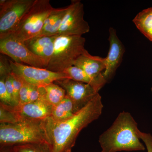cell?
<instances>
[{
  "label": "cell",
  "instance_id": "obj_19",
  "mask_svg": "<svg viewBox=\"0 0 152 152\" xmlns=\"http://www.w3.org/2000/svg\"><path fill=\"white\" fill-rule=\"evenodd\" d=\"M45 90V99L52 107L59 103L65 97V90L58 85L52 83L44 87Z\"/></svg>",
  "mask_w": 152,
  "mask_h": 152
},
{
  "label": "cell",
  "instance_id": "obj_24",
  "mask_svg": "<svg viewBox=\"0 0 152 152\" xmlns=\"http://www.w3.org/2000/svg\"><path fill=\"white\" fill-rule=\"evenodd\" d=\"M12 72L9 60L4 56H0V77H5Z\"/></svg>",
  "mask_w": 152,
  "mask_h": 152
},
{
  "label": "cell",
  "instance_id": "obj_13",
  "mask_svg": "<svg viewBox=\"0 0 152 152\" xmlns=\"http://www.w3.org/2000/svg\"><path fill=\"white\" fill-rule=\"evenodd\" d=\"M57 36L35 37L23 42L33 53L49 63L53 53L55 42Z\"/></svg>",
  "mask_w": 152,
  "mask_h": 152
},
{
  "label": "cell",
  "instance_id": "obj_25",
  "mask_svg": "<svg viewBox=\"0 0 152 152\" xmlns=\"http://www.w3.org/2000/svg\"><path fill=\"white\" fill-rule=\"evenodd\" d=\"M29 89L30 85L24 82H23V85L19 93L18 105L23 104L29 102Z\"/></svg>",
  "mask_w": 152,
  "mask_h": 152
},
{
  "label": "cell",
  "instance_id": "obj_10",
  "mask_svg": "<svg viewBox=\"0 0 152 152\" xmlns=\"http://www.w3.org/2000/svg\"><path fill=\"white\" fill-rule=\"evenodd\" d=\"M54 83L65 90L66 95L72 102L75 114L84 108L99 93L90 85L70 79H61Z\"/></svg>",
  "mask_w": 152,
  "mask_h": 152
},
{
  "label": "cell",
  "instance_id": "obj_2",
  "mask_svg": "<svg viewBox=\"0 0 152 152\" xmlns=\"http://www.w3.org/2000/svg\"><path fill=\"white\" fill-rule=\"evenodd\" d=\"M137 123L131 114L121 112L110 127L100 136L99 142L102 152L145 151Z\"/></svg>",
  "mask_w": 152,
  "mask_h": 152
},
{
  "label": "cell",
  "instance_id": "obj_9",
  "mask_svg": "<svg viewBox=\"0 0 152 152\" xmlns=\"http://www.w3.org/2000/svg\"><path fill=\"white\" fill-rule=\"evenodd\" d=\"M84 5L81 1H71L57 35L82 36L89 32L90 26L84 19Z\"/></svg>",
  "mask_w": 152,
  "mask_h": 152
},
{
  "label": "cell",
  "instance_id": "obj_1",
  "mask_svg": "<svg viewBox=\"0 0 152 152\" xmlns=\"http://www.w3.org/2000/svg\"><path fill=\"white\" fill-rule=\"evenodd\" d=\"M103 108L102 97L98 93L84 108L66 121L57 122L50 117L45 119L46 128L52 145V152H71L79 133L98 119Z\"/></svg>",
  "mask_w": 152,
  "mask_h": 152
},
{
  "label": "cell",
  "instance_id": "obj_22",
  "mask_svg": "<svg viewBox=\"0 0 152 152\" xmlns=\"http://www.w3.org/2000/svg\"><path fill=\"white\" fill-rule=\"evenodd\" d=\"M5 77H0V103L7 106L15 107L17 105L7 91L5 83Z\"/></svg>",
  "mask_w": 152,
  "mask_h": 152
},
{
  "label": "cell",
  "instance_id": "obj_7",
  "mask_svg": "<svg viewBox=\"0 0 152 152\" xmlns=\"http://www.w3.org/2000/svg\"><path fill=\"white\" fill-rule=\"evenodd\" d=\"M12 72L23 81L32 86L45 87L61 79H70L64 73H58L46 69L25 65L9 60Z\"/></svg>",
  "mask_w": 152,
  "mask_h": 152
},
{
  "label": "cell",
  "instance_id": "obj_30",
  "mask_svg": "<svg viewBox=\"0 0 152 152\" xmlns=\"http://www.w3.org/2000/svg\"></svg>",
  "mask_w": 152,
  "mask_h": 152
},
{
  "label": "cell",
  "instance_id": "obj_8",
  "mask_svg": "<svg viewBox=\"0 0 152 152\" xmlns=\"http://www.w3.org/2000/svg\"><path fill=\"white\" fill-rule=\"evenodd\" d=\"M0 52L10 57L16 63L28 64L29 66L46 69L49 63L46 60L36 56L25 45L11 36L0 39Z\"/></svg>",
  "mask_w": 152,
  "mask_h": 152
},
{
  "label": "cell",
  "instance_id": "obj_12",
  "mask_svg": "<svg viewBox=\"0 0 152 152\" xmlns=\"http://www.w3.org/2000/svg\"><path fill=\"white\" fill-rule=\"evenodd\" d=\"M110 48L107 56L105 58L106 68L103 75L107 82L115 74L121 65L125 52V47L118 37L116 31L114 28L109 29Z\"/></svg>",
  "mask_w": 152,
  "mask_h": 152
},
{
  "label": "cell",
  "instance_id": "obj_21",
  "mask_svg": "<svg viewBox=\"0 0 152 152\" xmlns=\"http://www.w3.org/2000/svg\"><path fill=\"white\" fill-rule=\"evenodd\" d=\"M18 122V118L15 113L0 103V124H15Z\"/></svg>",
  "mask_w": 152,
  "mask_h": 152
},
{
  "label": "cell",
  "instance_id": "obj_20",
  "mask_svg": "<svg viewBox=\"0 0 152 152\" xmlns=\"http://www.w3.org/2000/svg\"><path fill=\"white\" fill-rule=\"evenodd\" d=\"M14 148L16 152H52V145L46 142L23 144Z\"/></svg>",
  "mask_w": 152,
  "mask_h": 152
},
{
  "label": "cell",
  "instance_id": "obj_16",
  "mask_svg": "<svg viewBox=\"0 0 152 152\" xmlns=\"http://www.w3.org/2000/svg\"><path fill=\"white\" fill-rule=\"evenodd\" d=\"M67 10L68 7L54 8L46 19L41 32L36 37L58 35V31Z\"/></svg>",
  "mask_w": 152,
  "mask_h": 152
},
{
  "label": "cell",
  "instance_id": "obj_11",
  "mask_svg": "<svg viewBox=\"0 0 152 152\" xmlns=\"http://www.w3.org/2000/svg\"><path fill=\"white\" fill-rule=\"evenodd\" d=\"M4 105L15 113L19 122L27 120L45 119L51 116L53 108L47 102L45 97L35 102L15 107Z\"/></svg>",
  "mask_w": 152,
  "mask_h": 152
},
{
  "label": "cell",
  "instance_id": "obj_5",
  "mask_svg": "<svg viewBox=\"0 0 152 152\" xmlns=\"http://www.w3.org/2000/svg\"><path fill=\"white\" fill-rule=\"evenodd\" d=\"M54 8L50 0H35L10 36L24 42L38 35Z\"/></svg>",
  "mask_w": 152,
  "mask_h": 152
},
{
  "label": "cell",
  "instance_id": "obj_23",
  "mask_svg": "<svg viewBox=\"0 0 152 152\" xmlns=\"http://www.w3.org/2000/svg\"><path fill=\"white\" fill-rule=\"evenodd\" d=\"M11 76L13 86L14 99L17 106L18 105L19 102V93L23 82L12 72L11 73Z\"/></svg>",
  "mask_w": 152,
  "mask_h": 152
},
{
  "label": "cell",
  "instance_id": "obj_27",
  "mask_svg": "<svg viewBox=\"0 0 152 152\" xmlns=\"http://www.w3.org/2000/svg\"><path fill=\"white\" fill-rule=\"evenodd\" d=\"M5 83L6 88H7L8 92L9 93V94L10 95V96L12 97V98L13 99L14 101H15V99H14L13 86L12 80L11 73L9 74L6 77Z\"/></svg>",
  "mask_w": 152,
  "mask_h": 152
},
{
  "label": "cell",
  "instance_id": "obj_3",
  "mask_svg": "<svg viewBox=\"0 0 152 152\" xmlns=\"http://www.w3.org/2000/svg\"><path fill=\"white\" fill-rule=\"evenodd\" d=\"M41 142L50 144L45 119L0 124V147Z\"/></svg>",
  "mask_w": 152,
  "mask_h": 152
},
{
  "label": "cell",
  "instance_id": "obj_14",
  "mask_svg": "<svg viewBox=\"0 0 152 152\" xmlns=\"http://www.w3.org/2000/svg\"><path fill=\"white\" fill-rule=\"evenodd\" d=\"M74 66L80 68L90 75L99 77L103 75L105 69V58L90 54L86 50L77 59Z\"/></svg>",
  "mask_w": 152,
  "mask_h": 152
},
{
  "label": "cell",
  "instance_id": "obj_4",
  "mask_svg": "<svg viewBox=\"0 0 152 152\" xmlns=\"http://www.w3.org/2000/svg\"><path fill=\"white\" fill-rule=\"evenodd\" d=\"M86 39L80 36L58 35L53 53L47 69L63 73L74 66L77 59L85 50Z\"/></svg>",
  "mask_w": 152,
  "mask_h": 152
},
{
  "label": "cell",
  "instance_id": "obj_26",
  "mask_svg": "<svg viewBox=\"0 0 152 152\" xmlns=\"http://www.w3.org/2000/svg\"><path fill=\"white\" fill-rule=\"evenodd\" d=\"M138 135L145 145L148 152H152V136L150 134L142 132L139 130Z\"/></svg>",
  "mask_w": 152,
  "mask_h": 152
},
{
  "label": "cell",
  "instance_id": "obj_17",
  "mask_svg": "<svg viewBox=\"0 0 152 152\" xmlns=\"http://www.w3.org/2000/svg\"><path fill=\"white\" fill-rule=\"evenodd\" d=\"M72 102L66 95L61 102L52 108L51 118L57 122L64 121L75 115Z\"/></svg>",
  "mask_w": 152,
  "mask_h": 152
},
{
  "label": "cell",
  "instance_id": "obj_29",
  "mask_svg": "<svg viewBox=\"0 0 152 152\" xmlns=\"http://www.w3.org/2000/svg\"><path fill=\"white\" fill-rule=\"evenodd\" d=\"M151 92H152V88H151Z\"/></svg>",
  "mask_w": 152,
  "mask_h": 152
},
{
  "label": "cell",
  "instance_id": "obj_18",
  "mask_svg": "<svg viewBox=\"0 0 152 152\" xmlns=\"http://www.w3.org/2000/svg\"><path fill=\"white\" fill-rule=\"evenodd\" d=\"M133 22L140 32L152 42V7L139 13Z\"/></svg>",
  "mask_w": 152,
  "mask_h": 152
},
{
  "label": "cell",
  "instance_id": "obj_6",
  "mask_svg": "<svg viewBox=\"0 0 152 152\" xmlns=\"http://www.w3.org/2000/svg\"><path fill=\"white\" fill-rule=\"evenodd\" d=\"M35 0L0 1V39L10 36Z\"/></svg>",
  "mask_w": 152,
  "mask_h": 152
},
{
  "label": "cell",
  "instance_id": "obj_28",
  "mask_svg": "<svg viewBox=\"0 0 152 152\" xmlns=\"http://www.w3.org/2000/svg\"><path fill=\"white\" fill-rule=\"evenodd\" d=\"M0 152H15L14 146H4L1 147Z\"/></svg>",
  "mask_w": 152,
  "mask_h": 152
},
{
  "label": "cell",
  "instance_id": "obj_15",
  "mask_svg": "<svg viewBox=\"0 0 152 152\" xmlns=\"http://www.w3.org/2000/svg\"><path fill=\"white\" fill-rule=\"evenodd\" d=\"M63 73L67 74L72 80L90 85L98 92L107 83L103 75L99 77H93L75 66L68 68Z\"/></svg>",
  "mask_w": 152,
  "mask_h": 152
}]
</instances>
